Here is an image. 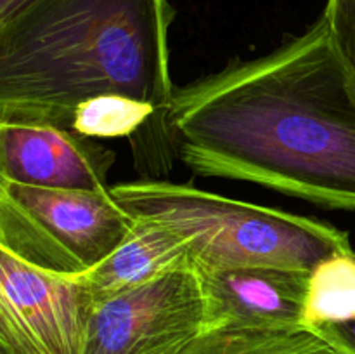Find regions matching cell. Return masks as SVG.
I'll use <instances>...</instances> for the list:
<instances>
[{
    "label": "cell",
    "instance_id": "obj_12",
    "mask_svg": "<svg viewBox=\"0 0 355 354\" xmlns=\"http://www.w3.org/2000/svg\"><path fill=\"white\" fill-rule=\"evenodd\" d=\"M158 108L121 94H101L76 106L71 130L90 139H116L135 134Z\"/></svg>",
    "mask_w": 355,
    "mask_h": 354
},
{
    "label": "cell",
    "instance_id": "obj_15",
    "mask_svg": "<svg viewBox=\"0 0 355 354\" xmlns=\"http://www.w3.org/2000/svg\"><path fill=\"white\" fill-rule=\"evenodd\" d=\"M23 2H26V0H0V19L12 14Z\"/></svg>",
    "mask_w": 355,
    "mask_h": 354
},
{
    "label": "cell",
    "instance_id": "obj_6",
    "mask_svg": "<svg viewBox=\"0 0 355 354\" xmlns=\"http://www.w3.org/2000/svg\"><path fill=\"white\" fill-rule=\"evenodd\" d=\"M92 297L0 248V354H83Z\"/></svg>",
    "mask_w": 355,
    "mask_h": 354
},
{
    "label": "cell",
    "instance_id": "obj_13",
    "mask_svg": "<svg viewBox=\"0 0 355 354\" xmlns=\"http://www.w3.org/2000/svg\"><path fill=\"white\" fill-rule=\"evenodd\" d=\"M322 17L340 56L355 76V0H326Z\"/></svg>",
    "mask_w": 355,
    "mask_h": 354
},
{
    "label": "cell",
    "instance_id": "obj_5",
    "mask_svg": "<svg viewBox=\"0 0 355 354\" xmlns=\"http://www.w3.org/2000/svg\"><path fill=\"white\" fill-rule=\"evenodd\" d=\"M207 328V297L196 269L92 298L83 354H180Z\"/></svg>",
    "mask_w": 355,
    "mask_h": 354
},
{
    "label": "cell",
    "instance_id": "obj_16",
    "mask_svg": "<svg viewBox=\"0 0 355 354\" xmlns=\"http://www.w3.org/2000/svg\"><path fill=\"white\" fill-rule=\"evenodd\" d=\"M343 353H345V351H343Z\"/></svg>",
    "mask_w": 355,
    "mask_h": 354
},
{
    "label": "cell",
    "instance_id": "obj_10",
    "mask_svg": "<svg viewBox=\"0 0 355 354\" xmlns=\"http://www.w3.org/2000/svg\"><path fill=\"white\" fill-rule=\"evenodd\" d=\"M180 354H345L312 326L222 325L205 328Z\"/></svg>",
    "mask_w": 355,
    "mask_h": 354
},
{
    "label": "cell",
    "instance_id": "obj_8",
    "mask_svg": "<svg viewBox=\"0 0 355 354\" xmlns=\"http://www.w3.org/2000/svg\"><path fill=\"white\" fill-rule=\"evenodd\" d=\"M207 297V328L222 325L307 326L311 271L246 266L200 273Z\"/></svg>",
    "mask_w": 355,
    "mask_h": 354
},
{
    "label": "cell",
    "instance_id": "obj_2",
    "mask_svg": "<svg viewBox=\"0 0 355 354\" xmlns=\"http://www.w3.org/2000/svg\"><path fill=\"white\" fill-rule=\"evenodd\" d=\"M173 17L168 0H26L0 19V120L71 128L101 94L165 111Z\"/></svg>",
    "mask_w": 355,
    "mask_h": 354
},
{
    "label": "cell",
    "instance_id": "obj_14",
    "mask_svg": "<svg viewBox=\"0 0 355 354\" xmlns=\"http://www.w3.org/2000/svg\"><path fill=\"white\" fill-rule=\"evenodd\" d=\"M322 333L335 340L345 354H355V321L342 323V325H333V326H321Z\"/></svg>",
    "mask_w": 355,
    "mask_h": 354
},
{
    "label": "cell",
    "instance_id": "obj_9",
    "mask_svg": "<svg viewBox=\"0 0 355 354\" xmlns=\"http://www.w3.org/2000/svg\"><path fill=\"white\" fill-rule=\"evenodd\" d=\"M182 269H194L187 238L165 222L135 217L134 228L121 245L78 280L90 297L101 298Z\"/></svg>",
    "mask_w": 355,
    "mask_h": 354
},
{
    "label": "cell",
    "instance_id": "obj_11",
    "mask_svg": "<svg viewBox=\"0 0 355 354\" xmlns=\"http://www.w3.org/2000/svg\"><path fill=\"white\" fill-rule=\"evenodd\" d=\"M355 321V250L326 257L311 271L304 323L312 328Z\"/></svg>",
    "mask_w": 355,
    "mask_h": 354
},
{
    "label": "cell",
    "instance_id": "obj_3",
    "mask_svg": "<svg viewBox=\"0 0 355 354\" xmlns=\"http://www.w3.org/2000/svg\"><path fill=\"white\" fill-rule=\"evenodd\" d=\"M110 193L134 217L156 219L187 238L198 273L246 266L312 271L354 248L349 233L314 217L290 214L170 180L111 184Z\"/></svg>",
    "mask_w": 355,
    "mask_h": 354
},
{
    "label": "cell",
    "instance_id": "obj_1",
    "mask_svg": "<svg viewBox=\"0 0 355 354\" xmlns=\"http://www.w3.org/2000/svg\"><path fill=\"white\" fill-rule=\"evenodd\" d=\"M163 113L191 172L355 214V76L324 17L173 90Z\"/></svg>",
    "mask_w": 355,
    "mask_h": 354
},
{
    "label": "cell",
    "instance_id": "obj_4",
    "mask_svg": "<svg viewBox=\"0 0 355 354\" xmlns=\"http://www.w3.org/2000/svg\"><path fill=\"white\" fill-rule=\"evenodd\" d=\"M135 224L110 191H69L0 179V248L59 276L106 260Z\"/></svg>",
    "mask_w": 355,
    "mask_h": 354
},
{
    "label": "cell",
    "instance_id": "obj_7",
    "mask_svg": "<svg viewBox=\"0 0 355 354\" xmlns=\"http://www.w3.org/2000/svg\"><path fill=\"white\" fill-rule=\"evenodd\" d=\"M114 153L49 121L0 120V179L69 191H110Z\"/></svg>",
    "mask_w": 355,
    "mask_h": 354
}]
</instances>
